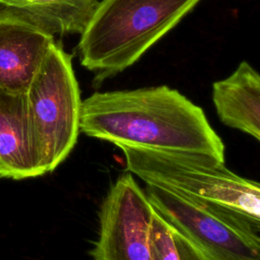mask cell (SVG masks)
<instances>
[{
    "label": "cell",
    "mask_w": 260,
    "mask_h": 260,
    "mask_svg": "<svg viewBox=\"0 0 260 260\" xmlns=\"http://www.w3.org/2000/svg\"><path fill=\"white\" fill-rule=\"evenodd\" d=\"M80 132L118 147L192 151L224 160V144L204 111L167 85L93 92L81 102Z\"/></svg>",
    "instance_id": "6da1fadb"
},
{
    "label": "cell",
    "mask_w": 260,
    "mask_h": 260,
    "mask_svg": "<svg viewBox=\"0 0 260 260\" xmlns=\"http://www.w3.org/2000/svg\"><path fill=\"white\" fill-rule=\"evenodd\" d=\"M202 0H102L77 51L93 86L124 71L172 30Z\"/></svg>",
    "instance_id": "7a4b0ae2"
},
{
    "label": "cell",
    "mask_w": 260,
    "mask_h": 260,
    "mask_svg": "<svg viewBox=\"0 0 260 260\" xmlns=\"http://www.w3.org/2000/svg\"><path fill=\"white\" fill-rule=\"evenodd\" d=\"M126 170L146 185L234 209L260 222V185L212 155L192 151L119 147Z\"/></svg>",
    "instance_id": "3957f363"
},
{
    "label": "cell",
    "mask_w": 260,
    "mask_h": 260,
    "mask_svg": "<svg viewBox=\"0 0 260 260\" xmlns=\"http://www.w3.org/2000/svg\"><path fill=\"white\" fill-rule=\"evenodd\" d=\"M24 95L28 120L47 174L67 158L80 133L82 101L72 57L56 41Z\"/></svg>",
    "instance_id": "277c9868"
},
{
    "label": "cell",
    "mask_w": 260,
    "mask_h": 260,
    "mask_svg": "<svg viewBox=\"0 0 260 260\" xmlns=\"http://www.w3.org/2000/svg\"><path fill=\"white\" fill-rule=\"evenodd\" d=\"M153 209L208 260H260V222L224 206L147 185Z\"/></svg>",
    "instance_id": "5b68a950"
},
{
    "label": "cell",
    "mask_w": 260,
    "mask_h": 260,
    "mask_svg": "<svg viewBox=\"0 0 260 260\" xmlns=\"http://www.w3.org/2000/svg\"><path fill=\"white\" fill-rule=\"evenodd\" d=\"M154 209L129 172L120 175L102 202L93 260H151Z\"/></svg>",
    "instance_id": "8992f818"
},
{
    "label": "cell",
    "mask_w": 260,
    "mask_h": 260,
    "mask_svg": "<svg viewBox=\"0 0 260 260\" xmlns=\"http://www.w3.org/2000/svg\"><path fill=\"white\" fill-rule=\"evenodd\" d=\"M54 36L24 13L0 8V89L25 93Z\"/></svg>",
    "instance_id": "52a82bcc"
},
{
    "label": "cell",
    "mask_w": 260,
    "mask_h": 260,
    "mask_svg": "<svg viewBox=\"0 0 260 260\" xmlns=\"http://www.w3.org/2000/svg\"><path fill=\"white\" fill-rule=\"evenodd\" d=\"M45 174L24 93L0 89V178L22 180Z\"/></svg>",
    "instance_id": "ba28073f"
},
{
    "label": "cell",
    "mask_w": 260,
    "mask_h": 260,
    "mask_svg": "<svg viewBox=\"0 0 260 260\" xmlns=\"http://www.w3.org/2000/svg\"><path fill=\"white\" fill-rule=\"evenodd\" d=\"M212 102L225 126L260 140V77L248 62L212 84Z\"/></svg>",
    "instance_id": "9c48e42d"
},
{
    "label": "cell",
    "mask_w": 260,
    "mask_h": 260,
    "mask_svg": "<svg viewBox=\"0 0 260 260\" xmlns=\"http://www.w3.org/2000/svg\"><path fill=\"white\" fill-rule=\"evenodd\" d=\"M99 0H0V4L18 10L42 28L55 36L81 35Z\"/></svg>",
    "instance_id": "30bf717a"
},
{
    "label": "cell",
    "mask_w": 260,
    "mask_h": 260,
    "mask_svg": "<svg viewBox=\"0 0 260 260\" xmlns=\"http://www.w3.org/2000/svg\"><path fill=\"white\" fill-rule=\"evenodd\" d=\"M150 252L151 260H208L155 210L150 230Z\"/></svg>",
    "instance_id": "8fae6325"
}]
</instances>
